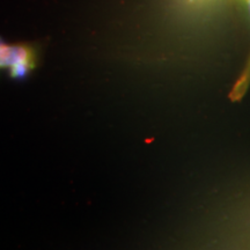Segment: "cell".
<instances>
[{"instance_id": "cell-1", "label": "cell", "mask_w": 250, "mask_h": 250, "mask_svg": "<svg viewBox=\"0 0 250 250\" xmlns=\"http://www.w3.org/2000/svg\"><path fill=\"white\" fill-rule=\"evenodd\" d=\"M35 51L27 44L9 45L0 41V68H9L13 79H24L35 68Z\"/></svg>"}, {"instance_id": "cell-2", "label": "cell", "mask_w": 250, "mask_h": 250, "mask_svg": "<svg viewBox=\"0 0 250 250\" xmlns=\"http://www.w3.org/2000/svg\"><path fill=\"white\" fill-rule=\"evenodd\" d=\"M243 5L246 6L247 11L250 17V0H241ZM250 88V56L248 62H247L246 66L243 67L242 73L240 74V77L237 78L236 83H234L232 90L229 93V99L232 102H239L245 98Z\"/></svg>"}]
</instances>
